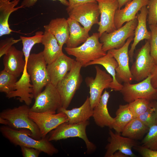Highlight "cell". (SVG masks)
Masks as SVG:
<instances>
[{"instance_id": "29", "label": "cell", "mask_w": 157, "mask_h": 157, "mask_svg": "<svg viewBox=\"0 0 157 157\" xmlns=\"http://www.w3.org/2000/svg\"><path fill=\"white\" fill-rule=\"evenodd\" d=\"M115 114L112 128L118 133H122L126 125L135 118L129 108L128 104L120 105Z\"/></svg>"}, {"instance_id": "45", "label": "cell", "mask_w": 157, "mask_h": 157, "mask_svg": "<svg viewBox=\"0 0 157 157\" xmlns=\"http://www.w3.org/2000/svg\"><path fill=\"white\" fill-rule=\"evenodd\" d=\"M119 4L118 9L121 8L122 7L125 5L127 3L130 2L132 0H117Z\"/></svg>"}, {"instance_id": "10", "label": "cell", "mask_w": 157, "mask_h": 157, "mask_svg": "<svg viewBox=\"0 0 157 157\" xmlns=\"http://www.w3.org/2000/svg\"><path fill=\"white\" fill-rule=\"evenodd\" d=\"M151 74L145 79L134 84L124 83L120 91L124 100L128 103L140 98L152 101L157 100V89L152 86Z\"/></svg>"}, {"instance_id": "6", "label": "cell", "mask_w": 157, "mask_h": 157, "mask_svg": "<svg viewBox=\"0 0 157 157\" xmlns=\"http://www.w3.org/2000/svg\"><path fill=\"white\" fill-rule=\"evenodd\" d=\"M82 65L76 60L71 69L56 86L61 97L62 107L67 109L82 82Z\"/></svg>"}, {"instance_id": "24", "label": "cell", "mask_w": 157, "mask_h": 157, "mask_svg": "<svg viewBox=\"0 0 157 157\" xmlns=\"http://www.w3.org/2000/svg\"><path fill=\"white\" fill-rule=\"evenodd\" d=\"M20 0H0V36L9 35L13 31L10 28L8 19L10 14L24 7L22 6L15 7Z\"/></svg>"}, {"instance_id": "25", "label": "cell", "mask_w": 157, "mask_h": 157, "mask_svg": "<svg viewBox=\"0 0 157 157\" xmlns=\"http://www.w3.org/2000/svg\"><path fill=\"white\" fill-rule=\"evenodd\" d=\"M94 65H101L105 68L108 73L112 76L113 79L110 88L115 91H120L123 85L119 83L116 78L115 70L118 65L115 59L110 52L108 51L104 56L89 63L86 67Z\"/></svg>"}, {"instance_id": "5", "label": "cell", "mask_w": 157, "mask_h": 157, "mask_svg": "<svg viewBox=\"0 0 157 157\" xmlns=\"http://www.w3.org/2000/svg\"><path fill=\"white\" fill-rule=\"evenodd\" d=\"M47 65L42 51L30 54L26 68L33 85L34 99L50 83Z\"/></svg>"}, {"instance_id": "8", "label": "cell", "mask_w": 157, "mask_h": 157, "mask_svg": "<svg viewBox=\"0 0 157 157\" xmlns=\"http://www.w3.org/2000/svg\"><path fill=\"white\" fill-rule=\"evenodd\" d=\"M138 23L137 16L135 19L126 22L124 25L110 33H103L99 38L100 42L103 44V50L106 53L110 49L122 47L129 38L134 36Z\"/></svg>"}, {"instance_id": "16", "label": "cell", "mask_w": 157, "mask_h": 157, "mask_svg": "<svg viewBox=\"0 0 157 157\" xmlns=\"http://www.w3.org/2000/svg\"><path fill=\"white\" fill-rule=\"evenodd\" d=\"M109 143L106 147V150L105 157H111L118 150L129 157L136 156L132 150V148L138 145L135 140L122 136L119 133H115L110 130H109Z\"/></svg>"}, {"instance_id": "19", "label": "cell", "mask_w": 157, "mask_h": 157, "mask_svg": "<svg viewBox=\"0 0 157 157\" xmlns=\"http://www.w3.org/2000/svg\"><path fill=\"white\" fill-rule=\"evenodd\" d=\"M149 0H132L122 8L118 9L115 13L114 22L117 29L124 24L137 17L136 14L142 7L147 6Z\"/></svg>"}, {"instance_id": "36", "label": "cell", "mask_w": 157, "mask_h": 157, "mask_svg": "<svg viewBox=\"0 0 157 157\" xmlns=\"http://www.w3.org/2000/svg\"><path fill=\"white\" fill-rule=\"evenodd\" d=\"M151 32V37L149 40L150 46V54L157 64V26L149 25Z\"/></svg>"}, {"instance_id": "28", "label": "cell", "mask_w": 157, "mask_h": 157, "mask_svg": "<svg viewBox=\"0 0 157 157\" xmlns=\"http://www.w3.org/2000/svg\"><path fill=\"white\" fill-rule=\"evenodd\" d=\"M67 20L69 27V35L66 43V47H76L85 42L90 36L88 32L77 21L68 17Z\"/></svg>"}, {"instance_id": "43", "label": "cell", "mask_w": 157, "mask_h": 157, "mask_svg": "<svg viewBox=\"0 0 157 157\" xmlns=\"http://www.w3.org/2000/svg\"><path fill=\"white\" fill-rule=\"evenodd\" d=\"M151 81L153 86L157 88V64L156 65L151 73Z\"/></svg>"}, {"instance_id": "4", "label": "cell", "mask_w": 157, "mask_h": 157, "mask_svg": "<svg viewBox=\"0 0 157 157\" xmlns=\"http://www.w3.org/2000/svg\"><path fill=\"white\" fill-rule=\"evenodd\" d=\"M89 124L88 120L75 124L64 122L49 133L48 140L51 141L70 138H79L85 142L87 153H92L96 150V147L89 140L87 135L86 129Z\"/></svg>"}, {"instance_id": "20", "label": "cell", "mask_w": 157, "mask_h": 157, "mask_svg": "<svg viewBox=\"0 0 157 157\" xmlns=\"http://www.w3.org/2000/svg\"><path fill=\"white\" fill-rule=\"evenodd\" d=\"M22 51L17 49L12 46L8 53L4 55L3 63L5 70L17 77L24 71L26 65L23 59Z\"/></svg>"}, {"instance_id": "2", "label": "cell", "mask_w": 157, "mask_h": 157, "mask_svg": "<svg viewBox=\"0 0 157 157\" xmlns=\"http://www.w3.org/2000/svg\"><path fill=\"white\" fill-rule=\"evenodd\" d=\"M30 109L25 104L3 110L0 113V123L14 129H28L31 132V137L40 140L42 137L39 128L29 117Z\"/></svg>"}, {"instance_id": "12", "label": "cell", "mask_w": 157, "mask_h": 157, "mask_svg": "<svg viewBox=\"0 0 157 157\" xmlns=\"http://www.w3.org/2000/svg\"><path fill=\"white\" fill-rule=\"evenodd\" d=\"M134 36L129 38L124 44L121 48L110 49L109 51L115 59L118 66L116 69V78L120 83H131L133 80L129 67V57L128 49L133 40Z\"/></svg>"}, {"instance_id": "33", "label": "cell", "mask_w": 157, "mask_h": 157, "mask_svg": "<svg viewBox=\"0 0 157 157\" xmlns=\"http://www.w3.org/2000/svg\"><path fill=\"white\" fill-rule=\"evenodd\" d=\"M151 101L140 98L128 103L129 108L135 117H137L152 107Z\"/></svg>"}, {"instance_id": "17", "label": "cell", "mask_w": 157, "mask_h": 157, "mask_svg": "<svg viewBox=\"0 0 157 157\" xmlns=\"http://www.w3.org/2000/svg\"><path fill=\"white\" fill-rule=\"evenodd\" d=\"M76 60L63 53L51 63L47 69L50 83L56 86L71 69Z\"/></svg>"}, {"instance_id": "1", "label": "cell", "mask_w": 157, "mask_h": 157, "mask_svg": "<svg viewBox=\"0 0 157 157\" xmlns=\"http://www.w3.org/2000/svg\"><path fill=\"white\" fill-rule=\"evenodd\" d=\"M0 131L5 138L15 145L34 148L51 156L59 151L49 140L48 137L35 139L31 136V132L28 129H16L3 125L0 127Z\"/></svg>"}, {"instance_id": "35", "label": "cell", "mask_w": 157, "mask_h": 157, "mask_svg": "<svg viewBox=\"0 0 157 157\" xmlns=\"http://www.w3.org/2000/svg\"><path fill=\"white\" fill-rule=\"evenodd\" d=\"M149 128L157 125V119L154 109L152 107L137 117Z\"/></svg>"}, {"instance_id": "42", "label": "cell", "mask_w": 157, "mask_h": 157, "mask_svg": "<svg viewBox=\"0 0 157 157\" xmlns=\"http://www.w3.org/2000/svg\"><path fill=\"white\" fill-rule=\"evenodd\" d=\"M53 1L58 0L63 5L68 6L69 3L67 0H52ZM38 0H23L21 3V6L24 8L30 7L33 6L36 3Z\"/></svg>"}, {"instance_id": "37", "label": "cell", "mask_w": 157, "mask_h": 157, "mask_svg": "<svg viewBox=\"0 0 157 157\" xmlns=\"http://www.w3.org/2000/svg\"><path fill=\"white\" fill-rule=\"evenodd\" d=\"M147 6L148 10V24L149 25H156L157 24V0H149Z\"/></svg>"}, {"instance_id": "13", "label": "cell", "mask_w": 157, "mask_h": 157, "mask_svg": "<svg viewBox=\"0 0 157 157\" xmlns=\"http://www.w3.org/2000/svg\"><path fill=\"white\" fill-rule=\"evenodd\" d=\"M95 68V78L88 77L85 80L90 88L89 99L91 108L93 109L99 103L103 91L104 89L110 88L113 80L112 76L105 71L102 70L97 65Z\"/></svg>"}, {"instance_id": "44", "label": "cell", "mask_w": 157, "mask_h": 157, "mask_svg": "<svg viewBox=\"0 0 157 157\" xmlns=\"http://www.w3.org/2000/svg\"><path fill=\"white\" fill-rule=\"evenodd\" d=\"M128 156L123 153L121 151H118L117 152H115L111 156V157H128Z\"/></svg>"}, {"instance_id": "47", "label": "cell", "mask_w": 157, "mask_h": 157, "mask_svg": "<svg viewBox=\"0 0 157 157\" xmlns=\"http://www.w3.org/2000/svg\"><path fill=\"white\" fill-rule=\"evenodd\" d=\"M156 26H157V24H156Z\"/></svg>"}, {"instance_id": "18", "label": "cell", "mask_w": 157, "mask_h": 157, "mask_svg": "<svg viewBox=\"0 0 157 157\" xmlns=\"http://www.w3.org/2000/svg\"><path fill=\"white\" fill-rule=\"evenodd\" d=\"M31 79L26 68H24L20 78L16 82L14 90L6 97L8 99L16 97L21 102L30 106L34 98L33 86L31 83Z\"/></svg>"}, {"instance_id": "3", "label": "cell", "mask_w": 157, "mask_h": 157, "mask_svg": "<svg viewBox=\"0 0 157 157\" xmlns=\"http://www.w3.org/2000/svg\"><path fill=\"white\" fill-rule=\"evenodd\" d=\"M99 38L98 33H94L81 45L74 48L66 47L64 49L68 54L74 56L82 67H86L89 63L106 54L102 50L103 44L99 42Z\"/></svg>"}, {"instance_id": "38", "label": "cell", "mask_w": 157, "mask_h": 157, "mask_svg": "<svg viewBox=\"0 0 157 157\" xmlns=\"http://www.w3.org/2000/svg\"><path fill=\"white\" fill-rule=\"evenodd\" d=\"M20 38L16 40L13 38H8L0 42V57L6 54L13 45L21 41Z\"/></svg>"}, {"instance_id": "41", "label": "cell", "mask_w": 157, "mask_h": 157, "mask_svg": "<svg viewBox=\"0 0 157 157\" xmlns=\"http://www.w3.org/2000/svg\"><path fill=\"white\" fill-rule=\"evenodd\" d=\"M97 0H68L69 5L66 8L67 12L74 7L81 4L96 1Z\"/></svg>"}, {"instance_id": "27", "label": "cell", "mask_w": 157, "mask_h": 157, "mask_svg": "<svg viewBox=\"0 0 157 157\" xmlns=\"http://www.w3.org/2000/svg\"><path fill=\"white\" fill-rule=\"evenodd\" d=\"M44 26L55 37L60 47L62 49L69 35V27L67 19L64 17L53 19L48 24Z\"/></svg>"}, {"instance_id": "23", "label": "cell", "mask_w": 157, "mask_h": 157, "mask_svg": "<svg viewBox=\"0 0 157 157\" xmlns=\"http://www.w3.org/2000/svg\"><path fill=\"white\" fill-rule=\"evenodd\" d=\"M44 31L42 43L44 49L42 52L46 63L48 65L54 61L63 52L55 37L46 27L44 26Z\"/></svg>"}, {"instance_id": "46", "label": "cell", "mask_w": 157, "mask_h": 157, "mask_svg": "<svg viewBox=\"0 0 157 157\" xmlns=\"http://www.w3.org/2000/svg\"><path fill=\"white\" fill-rule=\"evenodd\" d=\"M151 105L152 107L154 109L157 119V100L151 101Z\"/></svg>"}, {"instance_id": "11", "label": "cell", "mask_w": 157, "mask_h": 157, "mask_svg": "<svg viewBox=\"0 0 157 157\" xmlns=\"http://www.w3.org/2000/svg\"><path fill=\"white\" fill-rule=\"evenodd\" d=\"M67 13L69 17L80 23L88 32L94 24H98L99 22L100 13L96 1L76 6Z\"/></svg>"}, {"instance_id": "26", "label": "cell", "mask_w": 157, "mask_h": 157, "mask_svg": "<svg viewBox=\"0 0 157 157\" xmlns=\"http://www.w3.org/2000/svg\"><path fill=\"white\" fill-rule=\"evenodd\" d=\"M57 111L65 113L67 116L68 122L75 124L88 120L92 116L93 109L90 106L89 97L88 96L84 103L78 108L68 110L62 107Z\"/></svg>"}, {"instance_id": "31", "label": "cell", "mask_w": 157, "mask_h": 157, "mask_svg": "<svg viewBox=\"0 0 157 157\" xmlns=\"http://www.w3.org/2000/svg\"><path fill=\"white\" fill-rule=\"evenodd\" d=\"M43 34L44 32L42 31H38L33 36H20L23 46L22 51L24 54L26 63L25 68H26L28 59L32 47L36 44L42 43Z\"/></svg>"}, {"instance_id": "30", "label": "cell", "mask_w": 157, "mask_h": 157, "mask_svg": "<svg viewBox=\"0 0 157 157\" xmlns=\"http://www.w3.org/2000/svg\"><path fill=\"white\" fill-rule=\"evenodd\" d=\"M149 129L139 118L135 117L125 127L122 135L134 140H139L148 132Z\"/></svg>"}, {"instance_id": "34", "label": "cell", "mask_w": 157, "mask_h": 157, "mask_svg": "<svg viewBox=\"0 0 157 157\" xmlns=\"http://www.w3.org/2000/svg\"><path fill=\"white\" fill-rule=\"evenodd\" d=\"M142 146L157 150V125L149 128V131L142 141Z\"/></svg>"}, {"instance_id": "32", "label": "cell", "mask_w": 157, "mask_h": 157, "mask_svg": "<svg viewBox=\"0 0 157 157\" xmlns=\"http://www.w3.org/2000/svg\"><path fill=\"white\" fill-rule=\"evenodd\" d=\"M16 77L4 69L0 72V92L8 94L13 91L17 81Z\"/></svg>"}, {"instance_id": "14", "label": "cell", "mask_w": 157, "mask_h": 157, "mask_svg": "<svg viewBox=\"0 0 157 157\" xmlns=\"http://www.w3.org/2000/svg\"><path fill=\"white\" fill-rule=\"evenodd\" d=\"M29 117L37 125L42 138L62 123L68 122L67 115L62 112L56 114L38 113L30 111Z\"/></svg>"}, {"instance_id": "48", "label": "cell", "mask_w": 157, "mask_h": 157, "mask_svg": "<svg viewBox=\"0 0 157 157\" xmlns=\"http://www.w3.org/2000/svg\"><path fill=\"white\" fill-rule=\"evenodd\" d=\"M156 89H157V88H156Z\"/></svg>"}, {"instance_id": "9", "label": "cell", "mask_w": 157, "mask_h": 157, "mask_svg": "<svg viewBox=\"0 0 157 157\" xmlns=\"http://www.w3.org/2000/svg\"><path fill=\"white\" fill-rule=\"evenodd\" d=\"M135 58L130 71L133 80L140 82L151 74L156 65L154 59L150 54L149 40H147L145 44L138 50Z\"/></svg>"}, {"instance_id": "15", "label": "cell", "mask_w": 157, "mask_h": 157, "mask_svg": "<svg viewBox=\"0 0 157 157\" xmlns=\"http://www.w3.org/2000/svg\"><path fill=\"white\" fill-rule=\"evenodd\" d=\"M100 19L98 30L100 37L104 32L110 33L117 29L114 22L116 11L118 9L117 0H97Z\"/></svg>"}, {"instance_id": "22", "label": "cell", "mask_w": 157, "mask_h": 157, "mask_svg": "<svg viewBox=\"0 0 157 157\" xmlns=\"http://www.w3.org/2000/svg\"><path fill=\"white\" fill-rule=\"evenodd\" d=\"M110 95L105 90L102 95L99 103L93 109L92 117L97 125L103 128L107 126L112 129L114 118L110 115L107 108V103Z\"/></svg>"}, {"instance_id": "7", "label": "cell", "mask_w": 157, "mask_h": 157, "mask_svg": "<svg viewBox=\"0 0 157 157\" xmlns=\"http://www.w3.org/2000/svg\"><path fill=\"white\" fill-rule=\"evenodd\" d=\"M35 98L30 111L38 113L55 114L62 107L60 95L56 87L51 83Z\"/></svg>"}, {"instance_id": "39", "label": "cell", "mask_w": 157, "mask_h": 157, "mask_svg": "<svg viewBox=\"0 0 157 157\" xmlns=\"http://www.w3.org/2000/svg\"><path fill=\"white\" fill-rule=\"evenodd\" d=\"M143 157H157V150L138 145L133 147Z\"/></svg>"}, {"instance_id": "21", "label": "cell", "mask_w": 157, "mask_h": 157, "mask_svg": "<svg viewBox=\"0 0 157 157\" xmlns=\"http://www.w3.org/2000/svg\"><path fill=\"white\" fill-rule=\"evenodd\" d=\"M140 11V13L137 15L138 23L134 31L133 42L129 51L130 60L131 63L133 62L134 51L137 45L144 39L149 40L151 37V31H148L147 26V18L148 13L147 6L142 7Z\"/></svg>"}, {"instance_id": "40", "label": "cell", "mask_w": 157, "mask_h": 157, "mask_svg": "<svg viewBox=\"0 0 157 157\" xmlns=\"http://www.w3.org/2000/svg\"><path fill=\"white\" fill-rule=\"evenodd\" d=\"M20 147L23 157H38L42 152L40 150L33 148L24 146Z\"/></svg>"}]
</instances>
